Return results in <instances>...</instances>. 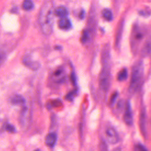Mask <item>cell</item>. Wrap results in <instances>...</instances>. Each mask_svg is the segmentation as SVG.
I'll return each mask as SVG.
<instances>
[{
  "mask_svg": "<svg viewBox=\"0 0 151 151\" xmlns=\"http://www.w3.org/2000/svg\"><path fill=\"white\" fill-rule=\"evenodd\" d=\"M54 15L55 9L53 2L50 1L45 2L40 9L38 21L42 33L46 35H50L52 32Z\"/></svg>",
  "mask_w": 151,
  "mask_h": 151,
  "instance_id": "obj_1",
  "label": "cell"
},
{
  "mask_svg": "<svg viewBox=\"0 0 151 151\" xmlns=\"http://www.w3.org/2000/svg\"><path fill=\"white\" fill-rule=\"evenodd\" d=\"M102 69L99 76L100 88L107 91L111 85V71H110V51L109 44H106L101 52Z\"/></svg>",
  "mask_w": 151,
  "mask_h": 151,
  "instance_id": "obj_2",
  "label": "cell"
},
{
  "mask_svg": "<svg viewBox=\"0 0 151 151\" xmlns=\"http://www.w3.org/2000/svg\"><path fill=\"white\" fill-rule=\"evenodd\" d=\"M144 76V66L142 61H137L133 66L129 91L131 94L135 93L141 86Z\"/></svg>",
  "mask_w": 151,
  "mask_h": 151,
  "instance_id": "obj_3",
  "label": "cell"
},
{
  "mask_svg": "<svg viewBox=\"0 0 151 151\" xmlns=\"http://www.w3.org/2000/svg\"><path fill=\"white\" fill-rule=\"evenodd\" d=\"M145 35V32L144 29L139 25H135L133 28L130 37V45L133 52H137L139 46L143 40Z\"/></svg>",
  "mask_w": 151,
  "mask_h": 151,
  "instance_id": "obj_4",
  "label": "cell"
},
{
  "mask_svg": "<svg viewBox=\"0 0 151 151\" xmlns=\"http://www.w3.org/2000/svg\"><path fill=\"white\" fill-rule=\"evenodd\" d=\"M31 119V113L29 112V109L28 107L25 105L23 106L22 109L21 111L19 121L22 127H26L28 125V123Z\"/></svg>",
  "mask_w": 151,
  "mask_h": 151,
  "instance_id": "obj_5",
  "label": "cell"
},
{
  "mask_svg": "<svg viewBox=\"0 0 151 151\" xmlns=\"http://www.w3.org/2000/svg\"><path fill=\"white\" fill-rule=\"evenodd\" d=\"M106 138L110 144H116L119 141V135L116 130L113 127H109L106 130Z\"/></svg>",
  "mask_w": 151,
  "mask_h": 151,
  "instance_id": "obj_6",
  "label": "cell"
},
{
  "mask_svg": "<svg viewBox=\"0 0 151 151\" xmlns=\"http://www.w3.org/2000/svg\"><path fill=\"white\" fill-rule=\"evenodd\" d=\"M123 119L124 122L129 126H132L133 123V113L132 110L131 104L129 101H127L125 111L123 116Z\"/></svg>",
  "mask_w": 151,
  "mask_h": 151,
  "instance_id": "obj_7",
  "label": "cell"
},
{
  "mask_svg": "<svg viewBox=\"0 0 151 151\" xmlns=\"http://www.w3.org/2000/svg\"><path fill=\"white\" fill-rule=\"evenodd\" d=\"M22 62L25 66H27V67H28L32 70H37L40 67V63L38 62L37 61L33 60L31 58V56L29 55H27L24 57Z\"/></svg>",
  "mask_w": 151,
  "mask_h": 151,
  "instance_id": "obj_8",
  "label": "cell"
},
{
  "mask_svg": "<svg viewBox=\"0 0 151 151\" xmlns=\"http://www.w3.org/2000/svg\"><path fill=\"white\" fill-rule=\"evenodd\" d=\"M11 103L14 106H24L25 104V100L21 95L15 94L11 97Z\"/></svg>",
  "mask_w": 151,
  "mask_h": 151,
  "instance_id": "obj_9",
  "label": "cell"
},
{
  "mask_svg": "<svg viewBox=\"0 0 151 151\" xmlns=\"http://www.w3.org/2000/svg\"><path fill=\"white\" fill-rule=\"evenodd\" d=\"M141 54L143 57H147L151 54V38L145 41L141 50Z\"/></svg>",
  "mask_w": 151,
  "mask_h": 151,
  "instance_id": "obj_10",
  "label": "cell"
},
{
  "mask_svg": "<svg viewBox=\"0 0 151 151\" xmlns=\"http://www.w3.org/2000/svg\"><path fill=\"white\" fill-rule=\"evenodd\" d=\"M56 140H57L56 134L54 133H50L46 136L45 142L46 145H47L49 147H52L55 145Z\"/></svg>",
  "mask_w": 151,
  "mask_h": 151,
  "instance_id": "obj_11",
  "label": "cell"
},
{
  "mask_svg": "<svg viewBox=\"0 0 151 151\" xmlns=\"http://www.w3.org/2000/svg\"><path fill=\"white\" fill-rule=\"evenodd\" d=\"M58 27L62 29H69L71 27V21L67 18L63 17L58 21Z\"/></svg>",
  "mask_w": 151,
  "mask_h": 151,
  "instance_id": "obj_12",
  "label": "cell"
},
{
  "mask_svg": "<svg viewBox=\"0 0 151 151\" xmlns=\"http://www.w3.org/2000/svg\"><path fill=\"white\" fill-rule=\"evenodd\" d=\"M54 77L56 83H62L65 80L64 70L62 68H60L57 69L54 73Z\"/></svg>",
  "mask_w": 151,
  "mask_h": 151,
  "instance_id": "obj_13",
  "label": "cell"
},
{
  "mask_svg": "<svg viewBox=\"0 0 151 151\" xmlns=\"http://www.w3.org/2000/svg\"><path fill=\"white\" fill-rule=\"evenodd\" d=\"M55 15L59 17H66L68 15V11L64 6H59L55 9Z\"/></svg>",
  "mask_w": 151,
  "mask_h": 151,
  "instance_id": "obj_14",
  "label": "cell"
},
{
  "mask_svg": "<svg viewBox=\"0 0 151 151\" xmlns=\"http://www.w3.org/2000/svg\"><path fill=\"white\" fill-rule=\"evenodd\" d=\"M123 21H122L119 25L118 29H117V32L116 34V40H115V45L116 46L119 47L120 43V41H121V38H122V32H123Z\"/></svg>",
  "mask_w": 151,
  "mask_h": 151,
  "instance_id": "obj_15",
  "label": "cell"
},
{
  "mask_svg": "<svg viewBox=\"0 0 151 151\" xmlns=\"http://www.w3.org/2000/svg\"><path fill=\"white\" fill-rule=\"evenodd\" d=\"M128 77V73L126 68L122 69L117 74V80L119 81H123L127 79Z\"/></svg>",
  "mask_w": 151,
  "mask_h": 151,
  "instance_id": "obj_16",
  "label": "cell"
},
{
  "mask_svg": "<svg viewBox=\"0 0 151 151\" xmlns=\"http://www.w3.org/2000/svg\"><path fill=\"white\" fill-rule=\"evenodd\" d=\"M102 15H103V17H104V18L108 21H111L113 19L112 12L110 9H109L108 8H105L103 10Z\"/></svg>",
  "mask_w": 151,
  "mask_h": 151,
  "instance_id": "obj_17",
  "label": "cell"
},
{
  "mask_svg": "<svg viewBox=\"0 0 151 151\" xmlns=\"http://www.w3.org/2000/svg\"><path fill=\"white\" fill-rule=\"evenodd\" d=\"M22 8L25 11H30L34 8V3L32 0H24Z\"/></svg>",
  "mask_w": 151,
  "mask_h": 151,
  "instance_id": "obj_18",
  "label": "cell"
},
{
  "mask_svg": "<svg viewBox=\"0 0 151 151\" xmlns=\"http://www.w3.org/2000/svg\"><path fill=\"white\" fill-rule=\"evenodd\" d=\"M90 38V32L87 29L84 30L81 38V41L83 43H86Z\"/></svg>",
  "mask_w": 151,
  "mask_h": 151,
  "instance_id": "obj_19",
  "label": "cell"
},
{
  "mask_svg": "<svg viewBox=\"0 0 151 151\" xmlns=\"http://www.w3.org/2000/svg\"><path fill=\"white\" fill-rule=\"evenodd\" d=\"M77 94V90H74L70 92H69L65 96V99L67 100H69V101H72L74 97L76 96V95Z\"/></svg>",
  "mask_w": 151,
  "mask_h": 151,
  "instance_id": "obj_20",
  "label": "cell"
},
{
  "mask_svg": "<svg viewBox=\"0 0 151 151\" xmlns=\"http://www.w3.org/2000/svg\"><path fill=\"white\" fill-rule=\"evenodd\" d=\"M5 129L6 131L11 132V133H14L15 132V127L13 126L12 124H6L5 126Z\"/></svg>",
  "mask_w": 151,
  "mask_h": 151,
  "instance_id": "obj_21",
  "label": "cell"
},
{
  "mask_svg": "<svg viewBox=\"0 0 151 151\" xmlns=\"http://www.w3.org/2000/svg\"><path fill=\"white\" fill-rule=\"evenodd\" d=\"M117 96H118L117 92H115L114 94H113V95L111 96V97L110 98V103H110V105L114 104V103Z\"/></svg>",
  "mask_w": 151,
  "mask_h": 151,
  "instance_id": "obj_22",
  "label": "cell"
},
{
  "mask_svg": "<svg viewBox=\"0 0 151 151\" xmlns=\"http://www.w3.org/2000/svg\"><path fill=\"white\" fill-rule=\"evenodd\" d=\"M100 149L101 150H107V145L106 143V142L104 140H102L101 142V143L100 145Z\"/></svg>",
  "mask_w": 151,
  "mask_h": 151,
  "instance_id": "obj_23",
  "label": "cell"
},
{
  "mask_svg": "<svg viewBox=\"0 0 151 151\" xmlns=\"http://www.w3.org/2000/svg\"><path fill=\"white\" fill-rule=\"evenodd\" d=\"M71 80L72 83L74 84V86H76V84H77L76 77V74L74 72H73L71 74Z\"/></svg>",
  "mask_w": 151,
  "mask_h": 151,
  "instance_id": "obj_24",
  "label": "cell"
},
{
  "mask_svg": "<svg viewBox=\"0 0 151 151\" xmlns=\"http://www.w3.org/2000/svg\"><path fill=\"white\" fill-rule=\"evenodd\" d=\"M85 17V11L84 9H81L80 14H79V18L83 19Z\"/></svg>",
  "mask_w": 151,
  "mask_h": 151,
  "instance_id": "obj_25",
  "label": "cell"
},
{
  "mask_svg": "<svg viewBox=\"0 0 151 151\" xmlns=\"http://www.w3.org/2000/svg\"><path fill=\"white\" fill-rule=\"evenodd\" d=\"M136 150H140V149H142V150H145V147H143V146L140 145H139L137 146H136Z\"/></svg>",
  "mask_w": 151,
  "mask_h": 151,
  "instance_id": "obj_26",
  "label": "cell"
},
{
  "mask_svg": "<svg viewBox=\"0 0 151 151\" xmlns=\"http://www.w3.org/2000/svg\"><path fill=\"white\" fill-rule=\"evenodd\" d=\"M55 49H61V47L60 46H57V47H55Z\"/></svg>",
  "mask_w": 151,
  "mask_h": 151,
  "instance_id": "obj_27",
  "label": "cell"
}]
</instances>
